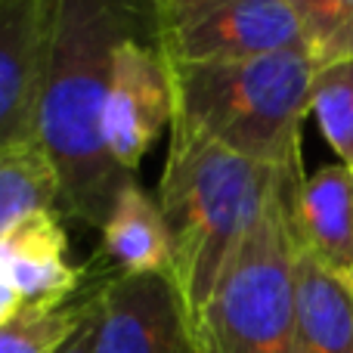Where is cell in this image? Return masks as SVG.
Wrapping results in <instances>:
<instances>
[{"mask_svg":"<svg viewBox=\"0 0 353 353\" xmlns=\"http://www.w3.org/2000/svg\"><path fill=\"white\" fill-rule=\"evenodd\" d=\"M316 68L353 59V0H285Z\"/></svg>","mask_w":353,"mask_h":353,"instance_id":"cell-15","label":"cell"},{"mask_svg":"<svg viewBox=\"0 0 353 353\" xmlns=\"http://www.w3.org/2000/svg\"><path fill=\"white\" fill-rule=\"evenodd\" d=\"M103 257L118 276H174V239L159 199L130 183L115 199L103 223Z\"/></svg>","mask_w":353,"mask_h":353,"instance_id":"cell-10","label":"cell"},{"mask_svg":"<svg viewBox=\"0 0 353 353\" xmlns=\"http://www.w3.org/2000/svg\"><path fill=\"white\" fill-rule=\"evenodd\" d=\"M59 174L37 137L0 149V239L34 214L59 211Z\"/></svg>","mask_w":353,"mask_h":353,"instance_id":"cell-13","label":"cell"},{"mask_svg":"<svg viewBox=\"0 0 353 353\" xmlns=\"http://www.w3.org/2000/svg\"><path fill=\"white\" fill-rule=\"evenodd\" d=\"M93 344H97V313H93V292H87L84 319H81L78 329L65 338V344H62L56 353H97L93 350Z\"/></svg>","mask_w":353,"mask_h":353,"instance_id":"cell-17","label":"cell"},{"mask_svg":"<svg viewBox=\"0 0 353 353\" xmlns=\"http://www.w3.org/2000/svg\"><path fill=\"white\" fill-rule=\"evenodd\" d=\"M47 0H0V149L34 137Z\"/></svg>","mask_w":353,"mask_h":353,"instance_id":"cell-9","label":"cell"},{"mask_svg":"<svg viewBox=\"0 0 353 353\" xmlns=\"http://www.w3.org/2000/svg\"><path fill=\"white\" fill-rule=\"evenodd\" d=\"M344 279H347V285L353 288V270H350V273H347V276H344Z\"/></svg>","mask_w":353,"mask_h":353,"instance_id":"cell-18","label":"cell"},{"mask_svg":"<svg viewBox=\"0 0 353 353\" xmlns=\"http://www.w3.org/2000/svg\"><path fill=\"white\" fill-rule=\"evenodd\" d=\"M93 292L97 353H199L174 276H105Z\"/></svg>","mask_w":353,"mask_h":353,"instance_id":"cell-6","label":"cell"},{"mask_svg":"<svg viewBox=\"0 0 353 353\" xmlns=\"http://www.w3.org/2000/svg\"><path fill=\"white\" fill-rule=\"evenodd\" d=\"M87 313V294L47 316H22L0 325V353H56Z\"/></svg>","mask_w":353,"mask_h":353,"instance_id":"cell-16","label":"cell"},{"mask_svg":"<svg viewBox=\"0 0 353 353\" xmlns=\"http://www.w3.org/2000/svg\"><path fill=\"white\" fill-rule=\"evenodd\" d=\"M149 41V0H47L34 137L59 174V214L103 230L115 199L137 180L109 159L103 103L124 41Z\"/></svg>","mask_w":353,"mask_h":353,"instance_id":"cell-1","label":"cell"},{"mask_svg":"<svg viewBox=\"0 0 353 353\" xmlns=\"http://www.w3.org/2000/svg\"><path fill=\"white\" fill-rule=\"evenodd\" d=\"M298 353H353V288L301 242Z\"/></svg>","mask_w":353,"mask_h":353,"instance_id":"cell-12","label":"cell"},{"mask_svg":"<svg viewBox=\"0 0 353 353\" xmlns=\"http://www.w3.org/2000/svg\"><path fill=\"white\" fill-rule=\"evenodd\" d=\"M149 41L168 65H217L304 47L285 0H149Z\"/></svg>","mask_w":353,"mask_h":353,"instance_id":"cell-5","label":"cell"},{"mask_svg":"<svg viewBox=\"0 0 353 353\" xmlns=\"http://www.w3.org/2000/svg\"><path fill=\"white\" fill-rule=\"evenodd\" d=\"M176 115L171 72L152 41H124L112 62L103 103V143L121 171L137 174L143 155Z\"/></svg>","mask_w":353,"mask_h":353,"instance_id":"cell-7","label":"cell"},{"mask_svg":"<svg viewBox=\"0 0 353 353\" xmlns=\"http://www.w3.org/2000/svg\"><path fill=\"white\" fill-rule=\"evenodd\" d=\"M301 155L279 168L263 205L192 323L199 353H298Z\"/></svg>","mask_w":353,"mask_h":353,"instance_id":"cell-3","label":"cell"},{"mask_svg":"<svg viewBox=\"0 0 353 353\" xmlns=\"http://www.w3.org/2000/svg\"><path fill=\"white\" fill-rule=\"evenodd\" d=\"M298 226L304 248L329 270H353V171L325 165L310 174L298 195Z\"/></svg>","mask_w":353,"mask_h":353,"instance_id":"cell-11","label":"cell"},{"mask_svg":"<svg viewBox=\"0 0 353 353\" xmlns=\"http://www.w3.org/2000/svg\"><path fill=\"white\" fill-rule=\"evenodd\" d=\"M279 168L257 165L174 115L159 205L174 239V282L189 325L267 205Z\"/></svg>","mask_w":353,"mask_h":353,"instance_id":"cell-2","label":"cell"},{"mask_svg":"<svg viewBox=\"0 0 353 353\" xmlns=\"http://www.w3.org/2000/svg\"><path fill=\"white\" fill-rule=\"evenodd\" d=\"M176 115L230 152L282 168L301 155L316 74L307 47L217 65H168Z\"/></svg>","mask_w":353,"mask_h":353,"instance_id":"cell-4","label":"cell"},{"mask_svg":"<svg viewBox=\"0 0 353 353\" xmlns=\"http://www.w3.org/2000/svg\"><path fill=\"white\" fill-rule=\"evenodd\" d=\"M310 112L316 115L323 137L338 152L341 165L353 171V59L316 68Z\"/></svg>","mask_w":353,"mask_h":353,"instance_id":"cell-14","label":"cell"},{"mask_svg":"<svg viewBox=\"0 0 353 353\" xmlns=\"http://www.w3.org/2000/svg\"><path fill=\"white\" fill-rule=\"evenodd\" d=\"M84 270L68 263L59 211L34 214L0 239V325L72 304Z\"/></svg>","mask_w":353,"mask_h":353,"instance_id":"cell-8","label":"cell"}]
</instances>
